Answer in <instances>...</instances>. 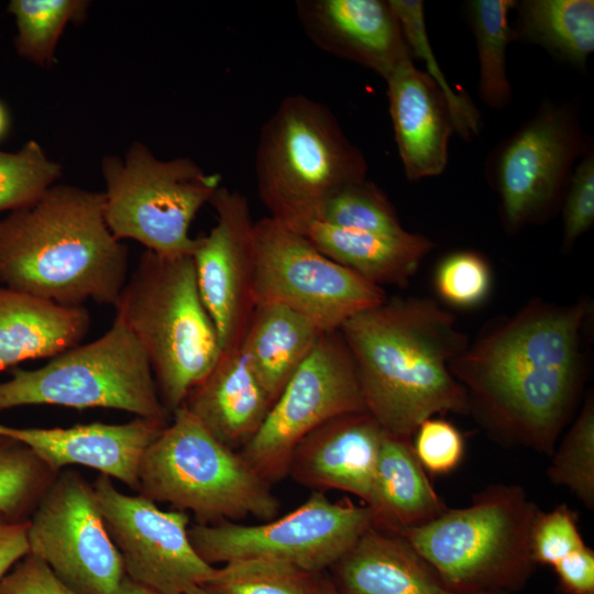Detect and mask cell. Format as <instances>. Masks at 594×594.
Returning <instances> with one entry per match:
<instances>
[{"instance_id": "cell-1", "label": "cell", "mask_w": 594, "mask_h": 594, "mask_svg": "<svg viewBox=\"0 0 594 594\" xmlns=\"http://www.w3.org/2000/svg\"><path fill=\"white\" fill-rule=\"evenodd\" d=\"M590 305L534 301L498 322L450 364L492 433L553 454L584 375L582 333Z\"/></svg>"}, {"instance_id": "cell-2", "label": "cell", "mask_w": 594, "mask_h": 594, "mask_svg": "<svg viewBox=\"0 0 594 594\" xmlns=\"http://www.w3.org/2000/svg\"><path fill=\"white\" fill-rule=\"evenodd\" d=\"M354 362L367 413L394 438L411 441L436 414L470 403L450 370L468 346L448 310L426 298L386 299L339 329Z\"/></svg>"}, {"instance_id": "cell-3", "label": "cell", "mask_w": 594, "mask_h": 594, "mask_svg": "<svg viewBox=\"0 0 594 594\" xmlns=\"http://www.w3.org/2000/svg\"><path fill=\"white\" fill-rule=\"evenodd\" d=\"M129 250L109 230L103 194L53 185L0 218V284L66 306L116 305Z\"/></svg>"}, {"instance_id": "cell-4", "label": "cell", "mask_w": 594, "mask_h": 594, "mask_svg": "<svg viewBox=\"0 0 594 594\" xmlns=\"http://www.w3.org/2000/svg\"><path fill=\"white\" fill-rule=\"evenodd\" d=\"M114 308L141 344L161 400L173 415L222 354L198 290L191 255L145 250Z\"/></svg>"}, {"instance_id": "cell-5", "label": "cell", "mask_w": 594, "mask_h": 594, "mask_svg": "<svg viewBox=\"0 0 594 594\" xmlns=\"http://www.w3.org/2000/svg\"><path fill=\"white\" fill-rule=\"evenodd\" d=\"M540 509L516 485H492L471 505L398 534L441 582L461 593L521 590L535 562L530 535Z\"/></svg>"}, {"instance_id": "cell-6", "label": "cell", "mask_w": 594, "mask_h": 594, "mask_svg": "<svg viewBox=\"0 0 594 594\" xmlns=\"http://www.w3.org/2000/svg\"><path fill=\"white\" fill-rule=\"evenodd\" d=\"M366 174L363 153L333 112L305 95L284 98L260 130L257 193L270 217L290 228L311 221L333 193Z\"/></svg>"}, {"instance_id": "cell-7", "label": "cell", "mask_w": 594, "mask_h": 594, "mask_svg": "<svg viewBox=\"0 0 594 594\" xmlns=\"http://www.w3.org/2000/svg\"><path fill=\"white\" fill-rule=\"evenodd\" d=\"M139 481L140 495L191 512L202 525L235 522L248 516L267 521L280 507L271 483L184 406L147 448Z\"/></svg>"}, {"instance_id": "cell-8", "label": "cell", "mask_w": 594, "mask_h": 594, "mask_svg": "<svg viewBox=\"0 0 594 594\" xmlns=\"http://www.w3.org/2000/svg\"><path fill=\"white\" fill-rule=\"evenodd\" d=\"M11 374L0 383V414L55 405L122 410L165 424L172 419L141 344L118 316L97 340L58 354L40 369L13 367Z\"/></svg>"}, {"instance_id": "cell-9", "label": "cell", "mask_w": 594, "mask_h": 594, "mask_svg": "<svg viewBox=\"0 0 594 594\" xmlns=\"http://www.w3.org/2000/svg\"><path fill=\"white\" fill-rule=\"evenodd\" d=\"M101 169L105 219L116 239L138 241L161 255H193L198 238L189 235V227L221 186L218 173L188 157L160 160L140 142L123 158L105 156Z\"/></svg>"}, {"instance_id": "cell-10", "label": "cell", "mask_w": 594, "mask_h": 594, "mask_svg": "<svg viewBox=\"0 0 594 594\" xmlns=\"http://www.w3.org/2000/svg\"><path fill=\"white\" fill-rule=\"evenodd\" d=\"M255 306L278 302L321 332L387 299L384 289L320 252L306 237L265 217L254 223Z\"/></svg>"}, {"instance_id": "cell-11", "label": "cell", "mask_w": 594, "mask_h": 594, "mask_svg": "<svg viewBox=\"0 0 594 594\" xmlns=\"http://www.w3.org/2000/svg\"><path fill=\"white\" fill-rule=\"evenodd\" d=\"M371 527L373 514L365 504L332 502L316 492L290 513L263 524H197L188 534L197 553L211 565L263 558L322 573Z\"/></svg>"}, {"instance_id": "cell-12", "label": "cell", "mask_w": 594, "mask_h": 594, "mask_svg": "<svg viewBox=\"0 0 594 594\" xmlns=\"http://www.w3.org/2000/svg\"><path fill=\"white\" fill-rule=\"evenodd\" d=\"M591 146L570 105L543 101L492 158L505 229L515 233L547 220L565 194L574 163Z\"/></svg>"}, {"instance_id": "cell-13", "label": "cell", "mask_w": 594, "mask_h": 594, "mask_svg": "<svg viewBox=\"0 0 594 594\" xmlns=\"http://www.w3.org/2000/svg\"><path fill=\"white\" fill-rule=\"evenodd\" d=\"M358 411L367 410L351 353L339 331L322 333L239 452L266 481H277L288 474L290 455L302 438Z\"/></svg>"}, {"instance_id": "cell-14", "label": "cell", "mask_w": 594, "mask_h": 594, "mask_svg": "<svg viewBox=\"0 0 594 594\" xmlns=\"http://www.w3.org/2000/svg\"><path fill=\"white\" fill-rule=\"evenodd\" d=\"M28 541L29 553L79 594H117L125 576L94 484L74 469L59 471L44 492L29 519Z\"/></svg>"}, {"instance_id": "cell-15", "label": "cell", "mask_w": 594, "mask_h": 594, "mask_svg": "<svg viewBox=\"0 0 594 594\" xmlns=\"http://www.w3.org/2000/svg\"><path fill=\"white\" fill-rule=\"evenodd\" d=\"M94 488L127 578L160 594H185L212 578L216 568L191 544L187 513L163 510L140 494H123L102 474Z\"/></svg>"}, {"instance_id": "cell-16", "label": "cell", "mask_w": 594, "mask_h": 594, "mask_svg": "<svg viewBox=\"0 0 594 594\" xmlns=\"http://www.w3.org/2000/svg\"><path fill=\"white\" fill-rule=\"evenodd\" d=\"M216 224L198 238L193 261L198 290L222 353L241 346L255 308L254 223L246 196L220 186L209 202Z\"/></svg>"}, {"instance_id": "cell-17", "label": "cell", "mask_w": 594, "mask_h": 594, "mask_svg": "<svg viewBox=\"0 0 594 594\" xmlns=\"http://www.w3.org/2000/svg\"><path fill=\"white\" fill-rule=\"evenodd\" d=\"M168 424L135 417L125 424L91 422L67 428H16L0 433L29 446L54 472L81 465L139 492L144 453Z\"/></svg>"}, {"instance_id": "cell-18", "label": "cell", "mask_w": 594, "mask_h": 594, "mask_svg": "<svg viewBox=\"0 0 594 594\" xmlns=\"http://www.w3.org/2000/svg\"><path fill=\"white\" fill-rule=\"evenodd\" d=\"M296 13L316 46L364 66L384 80L413 61L388 1L298 0Z\"/></svg>"}, {"instance_id": "cell-19", "label": "cell", "mask_w": 594, "mask_h": 594, "mask_svg": "<svg viewBox=\"0 0 594 594\" xmlns=\"http://www.w3.org/2000/svg\"><path fill=\"white\" fill-rule=\"evenodd\" d=\"M385 433L367 411L331 419L298 442L288 474L305 486L348 492L366 504Z\"/></svg>"}, {"instance_id": "cell-20", "label": "cell", "mask_w": 594, "mask_h": 594, "mask_svg": "<svg viewBox=\"0 0 594 594\" xmlns=\"http://www.w3.org/2000/svg\"><path fill=\"white\" fill-rule=\"evenodd\" d=\"M394 138L406 177L416 182L440 175L448 163L453 125L436 82L407 62L386 79Z\"/></svg>"}, {"instance_id": "cell-21", "label": "cell", "mask_w": 594, "mask_h": 594, "mask_svg": "<svg viewBox=\"0 0 594 594\" xmlns=\"http://www.w3.org/2000/svg\"><path fill=\"white\" fill-rule=\"evenodd\" d=\"M330 569L340 594H508L452 591L403 537L374 527Z\"/></svg>"}, {"instance_id": "cell-22", "label": "cell", "mask_w": 594, "mask_h": 594, "mask_svg": "<svg viewBox=\"0 0 594 594\" xmlns=\"http://www.w3.org/2000/svg\"><path fill=\"white\" fill-rule=\"evenodd\" d=\"M272 405L271 397L238 348L221 354L183 406L216 439L240 451L257 432Z\"/></svg>"}, {"instance_id": "cell-23", "label": "cell", "mask_w": 594, "mask_h": 594, "mask_svg": "<svg viewBox=\"0 0 594 594\" xmlns=\"http://www.w3.org/2000/svg\"><path fill=\"white\" fill-rule=\"evenodd\" d=\"M90 324L84 306H66L0 286V372L28 360L52 359L78 345Z\"/></svg>"}, {"instance_id": "cell-24", "label": "cell", "mask_w": 594, "mask_h": 594, "mask_svg": "<svg viewBox=\"0 0 594 594\" xmlns=\"http://www.w3.org/2000/svg\"><path fill=\"white\" fill-rule=\"evenodd\" d=\"M292 229L336 263L381 287L406 285L433 248V242L426 237L408 231L385 234L343 229L319 221Z\"/></svg>"}, {"instance_id": "cell-25", "label": "cell", "mask_w": 594, "mask_h": 594, "mask_svg": "<svg viewBox=\"0 0 594 594\" xmlns=\"http://www.w3.org/2000/svg\"><path fill=\"white\" fill-rule=\"evenodd\" d=\"M365 505L373 514V527L395 535L424 525L448 508L416 458L411 441L387 433Z\"/></svg>"}, {"instance_id": "cell-26", "label": "cell", "mask_w": 594, "mask_h": 594, "mask_svg": "<svg viewBox=\"0 0 594 594\" xmlns=\"http://www.w3.org/2000/svg\"><path fill=\"white\" fill-rule=\"evenodd\" d=\"M322 333L306 317L282 304L255 306L240 348L273 403Z\"/></svg>"}, {"instance_id": "cell-27", "label": "cell", "mask_w": 594, "mask_h": 594, "mask_svg": "<svg viewBox=\"0 0 594 594\" xmlns=\"http://www.w3.org/2000/svg\"><path fill=\"white\" fill-rule=\"evenodd\" d=\"M514 9L515 40L538 44L572 66H585L594 51L593 0H524Z\"/></svg>"}, {"instance_id": "cell-28", "label": "cell", "mask_w": 594, "mask_h": 594, "mask_svg": "<svg viewBox=\"0 0 594 594\" xmlns=\"http://www.w3.org/2000/svg\"><path fill=\"white\" fill-rule=\"evenodd\" d=\"M515 0H472L466 4L480 63L479 94L492 109H503L512 100L506 70V50L515 41L508 13Z\"/></svg>"}, {"instance_id": "cell-29", "label": "cell", "mask_w": 594, "mask_h": 594, "mask_svg": "<svg viewBox=\"0 0 594 594\" xmlns=\"http://www.w3.org/2000/svg\"><path fill=\"white\" fill-rule=\"evenodd\" d=\"M327 578L273 559L250 558L216 568L202 586L216 594H326Z\"/></svg>"}, {"instance_id": "cell-30", "label": "cell", "mask_w": 594, "mask_h": 594, "mask_svg": "<svg viewBox=\"0 0 594 594\" xmlns=\"http://www.w3.org/2000/svg\"><path fill=\"white\" fill-rule=\"evenodd\" d=\"M89 4L86 0H11L7 10L15 20L18 54L40 67H51L65 28L82 22Z\"/></svg>"}, {"instance_id": "cell-31", "label": "cell", "mask_w": 594, "mask_h": 594, "mask_svg": "<svg viewBox=\"0 0 594 594\" xmlns=\"http://www.w3.org/2000/svg\"><path fill=\"white\" fill-rule=\"evenodd\" d=\"M56 475L29 446L0 433V516L29 520Z\"/></svg>"}, {"instance_id": "cell-32", "label": "cell", "mask_w": 594, "mask_h": 594, "mask_svg": "<svg viewBox=\"0 0 594 594\" xmlns=\"http://www.w3.org/2000/svg\"><path fill=\"white\" fill-rule=\"evenodd\" d=\"M396 15L411 58L425 63L426 74L442 91L452 119L453 130L469 140L477 135L481 118L476 107L464 92H455L447 81L429 42L425 6L420 0H387Z\"/></svg>"}, {"instance_id": "cell-33", "label": "cell", "mask_w": 594, "mask_h": 594, "mask_svg": "<svg viewBox=\"0 0 594 594\" xmlns=\"http://www.w3.org/2000/svg\"><path fill=\"white\" fill-rule=\"evenodd\" d=\"M311 221L385 234L406 231L387 196L366 178L333 193L319 207Z\"/></svg>"}, {"instance_id": "cell-34", "label": "cell", "mask_w": 594, "mask_h": 594, "mask_svg": "<svg viewBox=\"0 0 594 594\" xmlns=\"http://www.w3.org/2000/svg\"><path fill=\"white\" fill-rule=\"evenodd\" d=\"M547 475L566 487L588 509L594 507V403L587 396L581 413L554 452Z\"/></svg>"}, {"instance_id": "cell-35", "label": "cell", "mask_w": 594, "mask_h": 594, "mask_svg": "<svg viewBox=\"0 0 594 594\" xmlns=\"http://www.w3.org/2000/svg\"><path fill=\"white\" fill-rule=\"evenodd\" d=\"M61 175V164L34 140L16 152L0 151V213L32 205Z\"/></svg>"}, {"instance_id": "cell-36", "label": "cell", "mask_w": 594, "mask_h": 594, "mask_svg": "<svg viewBox=\"0 0 594 594\" xmlns=\"http://www.w3.org/2000/svg\"><path fill=\"white\" fill-rule=\"evenodd\" d=\"M439 297L455 308L481 305L492 287V272L487 261L475 251H455L441 260L435 273Z\"/></svg>"}, {"instance_id": "cell-37", "label": "cell", "mask_w": 594, "mask_h": 594, "mask_svg": "<svg viewBox=\"0 0 594 594\" xmlns=\"http://www.w3.org/2000/svg\"><path fill=\"white\" fill-rule=\"evenodd\" d=\"M583 546L575 512L564 504L547 513L539 512L530 535L531 558L536 565L553 566Z\"/></svg>"}, {"instance_id": "cell-38", "label": "cell", "mask_w": 594, "mask_h": 594, "mask_svg": "<svg viewBox=\"0 0 594 594\" xmlns=\"http://www.w3.org/2000/svg\"><path fill=\"white\" fill-rule=\"evenodd\" d=\"M413 450L424 470L432 475L454 471L464 455V438L460 430L443 418L424 420L413 435Z\"/></svg>"}, {"instance_id": "cell-39", "label": "cell", "mask_w": 594, "mask_h": 594, "mask_svg": "<svg viewBox=\"0 0 594 594\" xmlns=\"http://www.w3.org/2000/svg\"><path fill=\"white\" fill-rule=\"evenodd\" d=\"M563 246L574 242L594 223V153L591 146L574 167L563 198Z\"/></svg>"}, {"instance_id": "cell-40", "label": "cell", "mask_w": 594, "mask_h": 594, "mask_svg": "<svg viewBox=\"0 0 594 594\" xmlns=\"http://www.w3.org/2000/svg\"><path fill=\"white\" fill-rule=\"evenodd\" d=\"M0 594H79L61 581L38 557L28 553L4 575Z\"/></svg>"}, {"instance_id": "cell-41", "label": "cell", "mask_w": 594, "mask_h": 594, "mask_svg": "<svg viewBox=\"0 0 594 594\" xmlns=\"http://www.w3.org/2000/svg\"><path fill=\"white\" fill-rule=\"evenodd\" d=\"M564 594H594V551L587 547L573 551L552 566Z\"/></svg>"}, {"instance_id": "cell-42", "label": "cell", "mask_w": 594, "mask_h": 594, "mask_svg": "<svg viewBox=\"0 0 594 594\" xmlns=\"http://www.w3.org/2000/svg\"><path fill=\"white\" fill-rule=\"evenodd\" d=\"M29 520H12L0 516V582L30 551Z\"/></svg>"}, {"instance_id": "cell-43", "label": "cell", "mask_w": 594, "mask_h": 594, "mask_svg": "<svg viewBox=\"0 0 594 594\" xmlns=\"http://www.w3.org/2000/svg\"><path fill=\"white\" fill-rule=\"evenodd\" d=\"M117 594H160L124 576Z\"/></svg>"}, {"instance_id": "cell-44", "label": "cell", "mask_w": 594, "mask_h": 594, "mask_svg": "<svg viewBox=\"0 0 594 594\" xmlns=\"http://www.w3.org/2000/svg\"><path fill=\"white\" fill-rule=\"evenodd\" d=\"M10 128V117L6 106L0 101V140L3 139Z\"/></svg>"}, {"instance_id": "cell-45", "label": "cell", "mask_w": 594, "mask_h": 594, "mask_svg": "<svg viewBox=\"0 0 594 594\" xmlns=\"http://www.w3.org/2000/svg\"><path fill=\"white\" fill-rule=\"evenodd\" d=\"M185 594H216L205 586H194L189 588Z\"/></svg>"}, {"instance_id": "cell-46", "label": "cell", "mask_w": 594, "mask_h": 594, "mask_svg": "<svg viewBox=\"0 0 594 594\" xmlns=\"http://www.w3.org/2000/svg\"><path fill=\"white\" fill-rule=\"evenodd\" d=\"M326 594H340L337 588L334 587L332 581L327 578L326 582Z\"/></svg>"}]
</instances>
